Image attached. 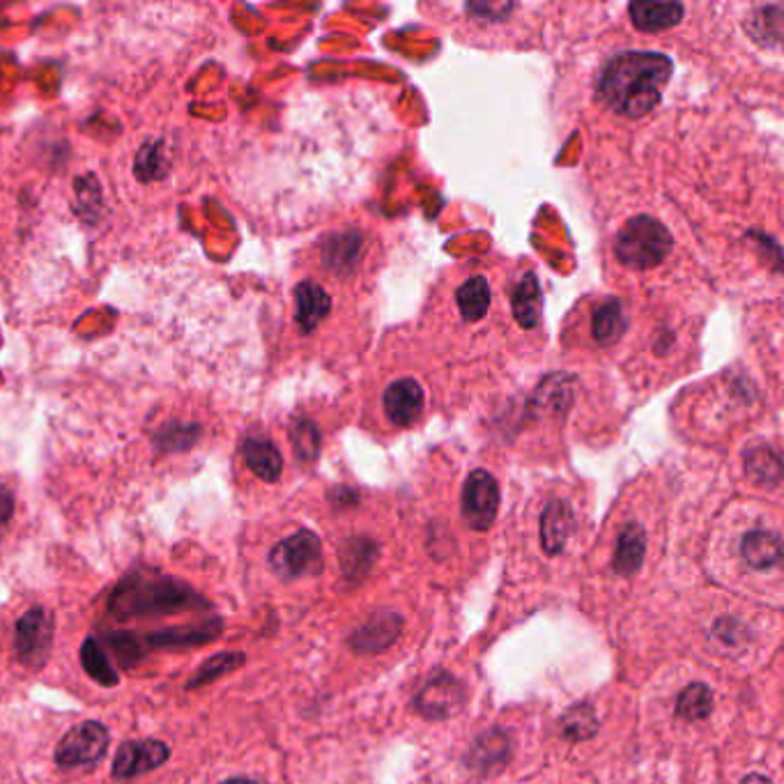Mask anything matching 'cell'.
Instances as JSON below:
<instances>
[{
	"label": "cell",
	"mask_w": 784,
	"mask_h": 784,
	"mask_svg": "<svg viewBox=\"0 0 784 784\" xmlns=\"http://www.w3.org/2000/svg\"><path fill=\"white\" fill-rule=\"evenodd\" d=\"M672 69V61L663 54L629 51L608 63L598 92L619 116L642 118L661 104Z\"/></svg>",
	"instance_id": "cell-1"
},
{
	"label": "cell",
	"mask_w": 784,
	"mask_h": 784,
	"mask_svg": "<svg viewBox=\"0 0 784 784\" xmlns=\"http://www.w3.org/2000/svg\"><path fill=\"white\" fill-rule=\"evenodd\" d=\"M205 606V600L189 585L156 573L127 575L109 598V612L120 621L200 610Z\"/></svg>",
	"instance_id": "cell-2"
},
{
	"label": "cell",
	"mask_w": 784,
	"mask_h": 784,
	"mask_svg": "<svg viewBox=\"0 0 784 784\" xmlns=\"http://www.w3.org/2000/svg\"><path fill=\"white\" fill-rule=\"evenodd\" d=\"M669 230L651 217H638L625 224L617 238L619 263L631 270H649L661 265L672 251Z\"/></svg>",
	"instance_id": "cell-3"
},
{
	"label": "cell",
	"mask_w": 784,
	"mask_h": 784,
	"mask_svg": "<svg viewBox=\"0 0 784 784\" xmlns=\"http://www.w3.org/2000/svg\"><path fill=\"white\" fill-rule=\"evenodd\" d=\"M51 646H54V617L40 606L23 612L14 629L19 663L29 669H42L51 656Z\"/></svg>",
	"instance_id": "cell-4"
},
{
	"label": "cell",
	"mask_w": 784,
	"mask_h": 784,
	"mask_svg": "<svg viewBox=\"0 0 784 784\" xmlns=\"http://www.w3.org/2000/svg\"><path fill=\"white\" fill-rule=\"evenodd\" d=\"M270 564L274 573L285 580L304 578V575H316L323 568L320 538L308 530L287 536L272 547Z\"/></svg>",
	"instance_id": "cell-5"
},
{
	"label": "cell",
	"mask_w": 784,
	"mask_h": 784,
	"mask_svg": "<svg viewBox=\"0 0 784 784\" xmlns=\"http://www.w3.org/2000/svg\"><path fill=\"white\" fill-rule=\"evenodd\" d=\"M109 729L101 722L86 720L81 725L72 727L67 734L61 739L54 760L61 769H78L90 766L104 760V754L109 752Z\"/></svg>",
	"instance_id": "cell-6"
},
{
	"label": "cell",
	"mask_w": 784,
	"mask_h": 784,
	"mask_svg": "<svg viewBox=\"0 0 784 784\" xmlns=\"http://www.w3.org/2000/svg\"><path fill=\"white\" fill-rule=\"evenodd\" d=\"M500 509V486L486 469H475L465 481L462 515L475 532H488Z\"/></svg>",
	"instance_id": "cell-7"
},
{
	"label": "cell",
	"mask_w": 784,
	"mask_h": 784,
	"mask_svg": "<svg viewBox=\"0 0 784 784\" xmlns=\"http://www.w3.org/2000/svg\"><path fill=\"white\" fill-rule=\"evenodd\" d=\"M465 701L467 693L458 678L447 672H437L416 695L414 707L431 720H444L458 714L465 707Z\"/></svg>",
	"instance_id": "cell-8"
},
{
	"label": "cell",
	"mask_w": 784,
	"mask_h": 784,
	"mask_svg": "<svg viewBox=\"0 0 784 784\" xmlns=\"http://www.w3.org/2000/svg\"><path fill=\"white\" fill-rule=\"evenodd\" d=\"M171 760V748L164 741H124L111 766L116 780H132L164 766Z\"/></svg>",
	"instance_id": "cell-9"
},
{
	"label": "cell",
	"mask_w": 784,
	"mask_h": 784,
	"mask_svg": "<svg viewBox=\"0 0 784 784\" xmlns=\"http://www.w3.org/2000/svg\"><path fill=\"white\" fill-rule=\"evenodd\" d=\"M424 407V391L420 382L410 378L399 380L384 391V412L391 424L410 426L416 422Z\"/></svg>",
	"instance_id": "cell-10"
},
{
	"label": "cell",
	"mask_w": 784,
	"mask_h": 784,
	"mask_svg": "<svg viewBox=\"0 0 784 784\" xmlns=\"http://www.w3.org/2000/svg\"><path fill=\"white\" fill-rule=\"evenodd\" d=\"M224 629L221 619H210L203 621L196 625H177V629H168V631H160V633H150L145 638V644L152 649H185V646H198V644H207L219 638Z\"/></svg>",
	"instance_id": "cell-11"
},
{
	"label": "cell",
	"mask_w": 784,
	"mask_h": 784,
	"mask_svg": "<svg viewBox=\"0 0 784 784\" xmlns=\"http://www.w3.org/2000/svg\"><path fill=\"white\" fill-rule=\"evenodd\" d=\"M401 629H403V621L399 614H394V612L375 614L373 619L359 625L350 644H352V649H357L361 653H378L396 642V638L401 635Z\"/></svg>",
	"instance_id": "cell-12"
},
{
	"label": "cell",
	"mask_w": 784,
	"mask_h": 784,
	"mask_svg": "<svg viewBox=\"0 0 784 784\" xmlns=\"http://www.w3.org/2000/svg\"><path fill=\"white\" fill-rule=\"evenodd\" d=\"M573 532V513L570 509L555 500L545 507L543 515H541V543H543V551L555 557L564 551V545L568 541Z\"/></svg>",
	"instance_id": "cell-13"
},
{
	"label": "cell",
	"mask_w": 784,
	"mask_h": 784,
	"mask_svg": "<svg viewBox=\"0 0 784 784\" xmlns=\"http://www.w3.org/2000/svg\"><path fill=\"white\" fill-rule=\"evenodd\" d=\"M635 29L642 33H661L672 29L684 19V6L678 3H653V0H638L629 8Z\"/></svg>",
	"instance_id": "cell-14"
},
{
	"label": "cell",
	"mask_w": 784,
	"mask_h": 784,
	"mask_svg": "<svg viewBox=\"0 0 784 784\" xmlns=\"http://www.w3.org/2000/svg\"><path fill=\"white\" fill-rule=\"evenodd\" d=\"M295 302H297V323L302 325L304 331L316 329L331 308L329 295L313 281H304L297 285Z\"/></svg>",
	"instance_id": "cell-15"
},
{
	"label": "cell",
	"mask_w": 784,
	"mask_h": 784,
	"mask_svg": "<svg viewBox=\"0 0 784 784\" xmlns=\"http://www.w3.org/2000/svg\"><path fill=\"white\" fill-rule=\"evenodd\" d=\"M646 553V534L640 525H625L619 534L617 541V553H614V570L623 578H631L635 575L644 562Z\"/></svg>",
	"instance_id": "cell-16"
},
{
	"label": "cell",
	"mask_w": 784,
	"mask_h": 784,
	"mask_svg": "<svg viewBox=\"0 0 784 784\" xmlns=\"http://www.w3.org/2000/svg\"><path fill=\"white\" fill-rule=\"evenodd\" d=\"M511 306L515 313V320L525 329H534L541 323L543 293H541V285L534 274H527L520 279V283L515 285V291L511 295Z\"/></svg>",
	"instance_id": "cell-17"
},
{
	"label": "cell",
	"mask_w": 784,
	"mask_h": 784,
	"mask_svg": "<svg viewBox=\"0 0 784 784\" xmlns=\"http://www.w3.org/2000/svg\"><path fill=\"white\" fill-rule=\"evenodd\" d=\"M244 460L251 472L263 481H276L283 472V458L279 449L268 439H247L242 447Z\"/></svg>",
	"instance_id": "cell-18"
},
{
	"label": "cell",
	"mask_w": 784,
	"mask_h": 784,
	"mask_svg": "<svg viewBox=\"0 0 784 784\" xmlns=\"http://www.w3.org/2000/svg\"><path fill=\"white\" fill-rule=\"evenodd\" d=\"M741 555L752 568H773L782 559V543L773 532H750L741 543Z\"/></svg>",
	"instance_id": "cell-19"
},
{
	"label": "cell",
	"mask_w": 784,
	"mask_h": 784,
	"mask_svg": "<svg viewBox=\"0 0 784 784\" xmlns=\"http://www.w3.org/2000/svg\"><path fill=\"white\" fill-rule=\"evenodd\" d=\"M81 665L92 682L104 688H116L120 684V676L109 661V653L104 651L101 642L95 638H88L81 646Z\"/></svg>",
	"instance_id": "cell-20"
},
{
	"label": "cell",
	"mask_w": 784,
	"mask_h": 784,
	"mask_svg": "<svg viewBox=\"0 0 784 784\" xmlns=\"http://www.w3.org/2000/svg\"><path fill=\"white\" fill-rule=\"evenodd\" d=\"M456 302H458V308L462 313V318L467 323H477L481 320L486 313H488V306H490V287H488V281L483 276H472L469 281H465L460 287H458V293H456Z\"/></svg>",
	"instance_id": "cell-21"
},
{
	"label": "cell",
	"mask_w": 784,
	"mask_h": 784,
	"mask_svg": "<svg viewBox=\"0 0 784 784\" xmlns=\"http://www.w3.org/2000/svg\"><path fill=\"white\" fill-rule=\"evenodd\" d=\"M247 663V656L242 651H224V653H215L213 658H207L196 674L187 682V690L200 688L205 684H213L217 678H221L224 674H230L235 669H240Z\"/></svg>",
	"instance_id": "cell-22"
},
{
	"label": "cell",
	"mask_w": 784,
	"mask_h": 784,
	"mask_svg": "<svg viewBox=\"0 0 784 784\" xmlns=\"http://www.w3.org/2000/svg\"><path fill=\"white\" fill-rule=\"evenodd\" d=\"M625 331V316L617 300H608L600 304L594 316V336L600 346L617 344Z\"/></svg>",
	"instance_id": "cell-23"
},
{
	"label": "cell",
	"mask_w": 784,
	"mask_h": 784,
	"mask_svg": "<svg viewBox=\"0 0 784 784\" xmlns=\"http://www.w3.org/2000/svg\"><path fill=\"white\" fill-rule=\"evenodd\" d=\"M714 711V695L704 684L688 686L676 701V714L688 722H697L709 718Z\"/></svg>",
	"instance_id": "cell-24"
},
{
	"label": "cell",
	"mask_w": 784,
	"mask_h": 784,
	"mask_svg": "<svg viewBox=\"0 0 784 784\" xmlns=\"http://www.w3.org/2000/svg\"><path fill=\"white\" fill-rule=\"evenodd\" d=\"M507 752H509V743L502 731H492V734H486L477 745L475 752L469 754V766L475 769H483L486 773L490 771L492 764H504L507 762Z\"/></svg>",
	"instance_id": "cell-25"
},
{
	"label": "cell",
	"mask_w": 784,
	"mask_h": 784,
	"mask_svg": "<svg viewBox=\"0 0 784 784\" xmlns=\"http://www.w3.org/2000/svg\"><path fill=\"white\" fill-rule=\"evenodd\" d=\"M745 472L756 483L775 486L780 481V460L769 447L752 449L745 454Z\"/></svg>",
	"instance_id": "cell-26"
},
{
	"label": "cell",
	"mask_w": 784,
	"mask_h": 784,
	"mask_svg": "<svg viewBox=\"0 0 784 784\" xmlns=\"http://www.w3.org/2000/svg\"><path fill=\"white\" fill-rule=\"evenodd\" d=\"M562 725H564V734L573 741L589 739L596 734V729H598L596 716H594L589 704H585V707H573L566 714V718L562 720Z\"/></svg>",
	"instance_id": "cell-27"
},
{
	"label": "cell",
	"mask_w": 784,
	"mask_h": 784,
	"mask_svg": "<svg viewBox=\"0 0 784 784\" xmlns=\"http://www.w3.org/2000/svg\"><path fill=\"white\" fill-rule=\"evenodd\" d=\"M357 251H359L357 235H344V238H334L327 242L325 260H327V265H331L336 270H346L350 263H355L357 260Z\"/></svg>",
	"instance_id": "cell-28"
},
{
	"label": "cell",
	"mask_w": 784,
	"mask_h": 784,
	"mask_svg": "<svg viewBox=\"0 0 784 784\" xmlns=\"http://www.w3.org/2000/svg\"><path fill=\"white\" fill-rule=\"evenodd\" d=\"M107 646H111L116 651V658L124 665L132 667L143 658V646L139 642V638H134L132 633H109L104 638Z\"/></svg>",
	"instance_id": "cell-29"
},
{
	"label": "cell",
	"mask_w": 784,
	"mask_h": 784,
	"mask_svg": "<svg viewBox=\"0 0 784 784\" xmlns=\"http://www.w3.org/2000/svg\"><path fill=\"white\" fill-rule=\"evenodd\" d=\"M293 444H295V454L302 460H313L318 456V433L308 422H300L293 426Z\"/></svg>",
	"instance_id": "cell-30"
},
{
	"label": "cell",
	"mask_w": 784,
	"mask_h": 784,
	"mask_svg": "<svg viewBox=\"0 0 784 784\" xmlns=\"http://www.w3.org/2000/svg\"><path fill=\"white\" fill-rule=\"evenodd\" d=\"M511 10H515L513 3H472V6H467V12H472V14H494V12H500L502 17H507Z\"/></svg>",
	"instance_id": "cell-31"
},
{
	"label": "cell",
	"mask_w": 784,
	"mask_h": 784,
	"mask_svg": "<svg viewBox=\"0 0 784 784\" xmlns=\"http://www.w3.org/2000/svg\"><path fill=\"white\" fill-rule=\"evenodd\" d=\"M14 511V500L8 490L0 488V527L8 525V520L12 518Z\"/></svg>",
	"instance_id": "cell-32"
},
{
	"label": "cell",
	"mask_w": 784,
	"mask_h": 784,
	"mask_svg": "<svg viewBox=\"0 0 784 784\" xmlns=\"http://www.w3.org/2000/svg\"><path fill=\"white\" fill-rule=\"evenodd\" d=\"M741 784H773V782H771L769 777H764V775H756V773H754V775H748Z\"/></svg>",
	"instance_id": "cell-33"
},
{
	"label": "cell",
	"mask_w": 784,
	"mask_h": 784,
	"mask_svg": "<svg viewBox=\"0 0 784 784\" xmlns=\"http://www.w3.org/2000/svg\"><path fill=\"white\" fill-rule=\"evenodd\" d=\"M221 784H263V782H258V780H251V777H230Z\"/></svg>",
	"instance_id": "cell-34"
}]
</instances>
